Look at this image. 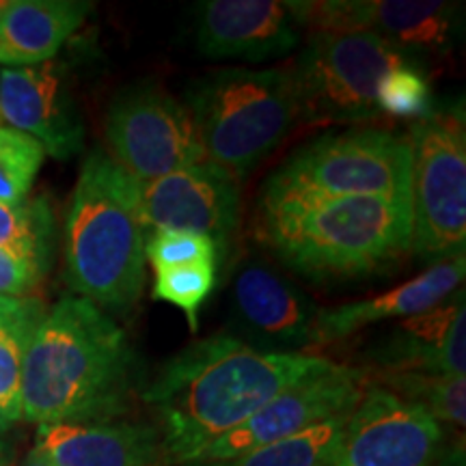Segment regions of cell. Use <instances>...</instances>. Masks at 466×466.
<instances>
[{
	"mask_svg": "<svg viewBox=\"0 0 466 466\" xmlns=\"http://www.w3.org/2000/svg\"><path fill=\"white\" fill-rule=\"evenodd\" d=\"M330 359L250 348L214 335L165 360L141 400L156 419L168 466H188L259 408Z\"/></svg>",
	"mask_w": 466,
	"mask_h": 466,
	"instance_id": "obj_1",
	"label": "cell"
},
{
	"mask_svg": "<svg viewBox=\"0 0 466 466\" xmlns=\"http://www.w3.org/2000/svg\"><path fill=\"white\" fill-rule=\"evenodd\" d=\"M134 391V350L113 316L74 294L46 311L22 365V419L37 428L116 421Z\"/></svg>",
	"mask_w": 466,
	"mask_h": 466,
	"instance_id": "obj_2",
	"label": "cell"
},
{
	"mask_svg": "<svg viewBox=\"0 0 466 466\" xmlns=\"http://www.w3.org/2000/svg\"><path fill=\"white\" fill-rule=\"evenodd\" d=\"M258 240L285 268L316 283L398 270L412 250L410 201L348 197L258 212Z\"/></svg>",
	"mask_w": 466,
	"mask_h": 466,
	"instance_id": "obj_3",
	"label": "cell"
},
{
	"mask_svg": "<svg viewBox=\"0 0 466 466\" xmlns=\"http://www.w3.org/2000/svg\"><path fill=\"white\" fill-rule=\"evenodd\" d=\"M147 236L141 184L108 151L91 149L63 227L66 281L74 296L104 311L124 313L137 305L147 277Z\"/></svg>",
	"mask_w": 466,
	"mask_h": 466,
	"instance_id": "obj_4",
	"label": "cell"
},
{
	"mask_svg": "<svg viewBox=\"0 0 466 466\" xmlns=\"http://www.w3.org/2000/svg\"><path fill=\"white\" fill-rule=\"evenodd\" d=\"M206 160L236 182L253 173L300 121L289 67H227L197 78L184 96Z\"/></svg>",
	"mask_w": 466,
	"mask_h": 466,
	"instance_id": "obj_5",
	"label": "cell"
},
{
	"mask_svg": "<svg viewBox=\"0 0 466 466\" xmlns=\"http://www.w3.org/2000/svg\"><path fill=\"white\" fill-rule=\"evenodd\" d=\"M410 168L404 134L380 127L319 134L268 175L258 212L348 197L410 201Z\"/></svg>",
	"mask_w": 466,
	"mask_h": 466,
	"instance_id": "obj_6",
	"label": "cell"
},
{
	"mask_svg": "<svg viewBox=\"0 0 466 466\" xmlns=\"http://www.w3.org/2000/svg\"><path fill=\"white\" fill-rule=\"evenodd\" d=\"M412 250L428 264L464 255L466 132L462 110H432L410 127Z\"/></svg>",
	"mask_w": 466,
	"mask_h": 466,
	"instance_id": "obj_7",
	"label": "cell"
},
{
	"mask_svg": "<svg viewBox=\"0 0 466 466\" xmlns=\"http://www.w3.org/2000/svg\"><path fill=\"white\" fill-rule=\"evenodd\" d=\"M404 63L415 61L371 33H313L289 66L300 121L333 126L378 119V83Z\"/></svg>",
	"mask_w": 466,
	"mask_h": 466,
	"instance_id": "obj_8",
	"label": "cell"
},
{
	"mask_svg": "<svg viewBox=\"0 0 466 466\" xmlns=\"http://www.w3.org/2000/svg\"><path fill=\"white\" fill-rule=\"evenodd\" d=\"M110 158L138 184L206 162L199 132L182 100L158 83H137L110 100L104 119Z\"/></svg>",
	"mask_w": 466,
	"mask_h": 466,
	"instance_id": "obj_9",
	"label": "cell"
},
{
	"mask_svg": "<svg viewBox=\"0 0 466 466\" xmlns=\"http://www.w3.org/2000/svg\"><path fill=\"white\" fill-rule=\"evenodd\" d=\"M367 384L370 378L363 370L330 360L316 374L279 393L223 439L214 441L192 464L225 462L354 410L363 400Z\"/></svg>",
	"mask_w": 466,
	"mask_h": 466,
	"instance_id": "obj_10",
	"label": "cell"
},
{
	"mask_svg": "<svg viewBox=\"0 0 466 466\" xmlns=\"http://www.w3.org/2000/svg\"><path fill=\"white\" fill-rule=\"evenodd\" d=\"M313 33H371L423 67L458 46L462 5L439 0H326L307 3Z\"/></svg>",
	"mask_w": 466,
	"mask_h": 466,
	"instance_id": "obj_11",
	"label": "cell"
},
{
	"mask_svg": "<svg viewBox=\"0 0 466 466\" xmlns=\"http://www.w3.org/2000/svg\"><path fill=\"white\" fill-rule=\"evenodd\" d=\"M442 447L445 428L430 412L370 380L326 466H434Z\"/></svg>",
	"mask_w": 466,
	"mask_h": 466,
	"instance_id": "obj_12",
	"label": "cell"
},
{
	"mask_svg": "<svg viewBox=\"0 0 466 466\" xmlns=\"http://www.w3.org/2000/svg\"><path fill=\"white\" fill-rule=\"evenodd\" d=\"M143 218L151 231H184L217 244L218 266L240 231V184L212 162H201L141 184Z\"/></svg>",
	"mask_w": 466,
	"mask_h": 466,
	"instance_id": "obj_13",
	"label": "cell"
},
{
	"mask_svg": "<svg viewBox=\"0 0 466 466\" xmlns=\"http://www.w3.org/2000/svg\"><path fill=\"white\" fill-rule=\"evenodd\" d=\"M307 28L300 0H206L195 7V46L214 61L264 63L285 56Z\"/></svg>",
	"mask_w": 466,
	"mask_h": 466,
	"instance_id": "obj_14",
	"label": "cell"
},
{
	"mask_svg": "<svg viewBox=\"0 0 466 466\" xmlns=\"http://www.w3.org/2000/svg\"><path fill=\"white\" fill-rule=\"evenodd\" d=\"M0 119L56 160L85 147V119L69 67L61 61L0 69Z\"/></svg>",
	"mask_w": 466,
	"mask_h": 466,
	"instance_id": "obj_15",
	"label": "cell"
},
{
	"mask_svg": "<svg viewBox=\"0 0 466 466\" xmlns=\"http://www.w3.org/2000/svg\"><path fill=\"white\" fill-rule=\"evenodd\" d=\"M231 324L250 348L305 354L313 348L319 309L275 268L248 261L231 281Z\"/></svg>",
	"mask_w": 466,
	"mask_h": 466,
	"instance_id": "obj_16",
	"label": "cell"
},
{
	"mask_svg": "<svg viewBox=\"0 0 466 466\" xmlns=\"http://www.w3.org/2000/svg\"><path fill=\"white\" fill-rule=\"evenodd\" d=\"M363 359L374 367V371L464 376V289L460 288L456 294L428 311L401 319L365 350Z\"/></svg>",
	"mask_w": 466,
	"mask_h": 466,
	"instance_id": "obj_17",
	"label": "cell"
},
{
	"mask_svg": "<svg viewBox=\"0 0 466 466\" xmlns=\"http://www.w3.org/2000/svg\"><path fill=\"white\" fill-rule=\"evenodd\" d=\"M33 450L52 466H168L158 428L124 419L39 425Z\"/></svg>",
	"mask_w": 466,
	"mask_h": 466,
	"instance_id": "obj_18",
	"label": "cell"
},
{
	"mask_svg": "<svg viewBox=\"0 0 466 466\" xmlns=\"http://www.w3.org/2000/svg\"><path fill=\"white\" fill-rule=\"evenodd\" d=\"M464 272L466 255H460V258L432 264L400 288L382 291L371 299L350 302V305L322 309L318 316L316 335H313V348L348 339L367 326L384 322V319L410 318L428 311L456 294L464 281Z\"/></svg>",
	"mask_w": 466,
	"mask_h": 466,
	"instance_id": "obj_19",
	"label": "cell"
},
{
	"mask_svg": "<svg viewBox=\"0 0 466 466\" xmlns=\"http://www.w3.org/2000/svg\"><path fill=\"white\" fill-rule=\"evenodd\" d=\"M91 9L93 3L85 0L0 3V63L26 67L52 61Z\"/></svg>",
	"mask_w": 466,
	"mask_h": 466,
	"instance_id": "obj_20",
	"label": "cell"
},
{
	"mask_svg": "<svg viewBox=\"0 0 466 466\" xmlns=\"http://www.w3.org/2000/svg\"><path fill=\"white\" fill-rule=\"evenodd\" d=\"M46 305L35 296H0V430L22 419V365Z\"/></svg>",
	"mask_w": 466,
	"mask_h": 466,
	"instance_id": "obj_21",
	"label": "cell"
},
{
	"mask_svg": "<svg viewBox=\"0 0 466 466\" xmlns=\"http://www.w3.org/2000/svg\"><path fill=\"white\" fill-rule=\"evenodd\" d=\"M376 384L430 412L442 428L464 430L466 425V378L434 376L417 371H365Z\"/></svg>",
	"mask_w": 466,
	"mask_h": 466,
	"instance_id": "obj_22",
	"label": "cell"
},
{
	"mask_svg": "<svg viewBox=\"0 0 466 466\" xmlns=\"http://www.w3.org/2000/svg\"><path fill=\"white\" fill-rule=\"evenodd\" d=\"M354 410L337 415L329 421L313 425L305 432L289 436L285 441L270 442L242 456L225 462L190 464V466H326L333 458L346 430V423Z\"/></svg>",
	"mask_w": 466,
	"mask_h": 466,
	"instance_id": "obj_23",
	"label": "cell"
},
{
	"mask_svg": "<svg viewBox=\"0 0 466 466\" xmlns=\"http://www.w3.org/2000/svg\"><path fill=\"white\" fill-rule=\"evenodd\" d=\"M0 248L33 255L52 264L55 214L46 197L20 206L0 203Z\"/></svg>",
	"mask_w": 466,
	"mask_h": 466,
	"instance_id": "obj_24",
	"label": "cell"
},
{
	"mask_svg": "<svg viewBox=\"0 0 466 466\" xmlns=\"http://www.w3.org/2000/svg\"><path fill=\"white\" fill-rule=\"evenodd\" d=\"M46 151L35 138L0 126V203L20 206L26 201Z\"/></svg>",
	"mask_w": 466,
	"mask_h": 466,
	"instance_id": "obj_25",
	"label": "cell"
},
{
	"mask_svg": "<svg viewBox=\"0 0 466 466\" xmlns=\"http://www.w3.org/2000/svg\"><path fill=\"white\" fill-rule=\"evenodd\" d=\"M154 299L184 311L192 333L199 330V311L208 296L217 288L218 268L214 264H195L156 270Z\"/></svg>",
	"mask_w": 466,
	"mask_h": 466,
	"instance_id": "obj_26",
	"label": "cell"
},
{
	"mask_svg": "<svg viewBox=\"0 0 466 466\" xmlns=\"http://www.w3.org/2000/svg\"><path fill=\"white\" fill-rule=\"evenodd\" d=\"M376 104L380 115L406 116V119L417 121L428 116L434 110V97L423 67L415 63H404L384 74L376 89Z\"/></svg>",
	"mask_w": 466,
	"mask_h": 466,
	"instance_id": "obj_27",
	"label": "cell"
},
{
	"mask_svg": "<svg viewBox=\"0 0 466 466\" xmlns=\"http://www.w3.org/2000/svg\"><path fill=\"white\" fill-rule=\"evenodd\" d=\"M145 258L156 270L195 264L218 266V250L206 236L184 231H151L145 244Z\"/></svg>",
	"mask_w": 466,
	"mask_h": 466,
	"instance_id": "obj_28",
	"label": "cell"
},
{
	"mask_svg": "<svg viewBox=\"0 0 466 466\" xmlns=\"http://www.w3.org/2000/svg\"><path fill=\"white\" fill-rule=\"evenodd\" d=\"M50 270L48 261L0 248V296L25 299Z\"/></svg>",
	"mask_w": 466,
	"mask_h": 466,
	"instance_id": "obj_29",
	"label": "cell"
},
{
	"mask_svg": "<svg viewBox=\"0 0 466 466\" xmlns=\"http://www.w3.org/2000/svg\"><path fill=\"white\" fill-rule=\"evenodd\" d=\"M20 466H52V464L37 450H31V453H28L26 460Z\"/></svg>",
	"mask_w": 466,
	"mask_h": 466,
	"instance_id": "obj_30",
	"label": "cell"
},
{
	"mask_svg": "<svg viewBox=\"0 0 466 466\" xmlns=\"http://www.w3.org/2000/svg\"><path fill=\"white\" fill-rule=\"evenodd\" d=\"M9 464V450L5 445V441L0 439V466H7Z\"/></svg>",
	"mask_w": 466,
	"mask_h": 466,
	"instance_id": "obj_31",
	"label": "cell"
}]
</instances>
